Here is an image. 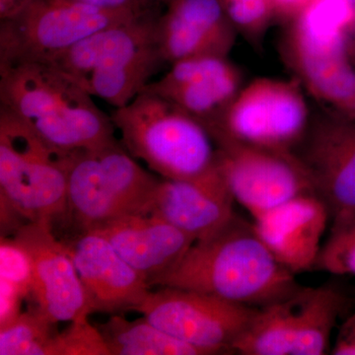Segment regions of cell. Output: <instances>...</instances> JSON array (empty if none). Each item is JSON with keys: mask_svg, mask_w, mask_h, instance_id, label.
<instances>
[{"mask_svg": "<svg viewBox=\"0 0 355 355\" xmlns=\"http://www.w3.org/2000/svg\"><path fill=\"white\" fill-rule=\"evenodd\" d=\"M158 286L202 292L253 308L284 300L301 287L263 244L253 223L237 214L214 235L193 243Z\"/></svg>", "mask_w": 355, "mask_h": 355, "instance_id": "cell-1", "label": "cell"}, {"mask_svg": "<svg viewBox=\"0 0 355 355\" xmlns=\"http://www.w3.org/2000/svg\"><path fill=\"white\" fill-rule=\"evenodd\" d=\"M0 107L62 150H92L119 141L111 116L51 64L0 67Z\"/></svg>", "mask_w": 355, "mask_h": 355, "instance_id": "cell-2", "label": "cell"}, {"mask_svg": "<svg viewBox=\"0 0 355 355\" xmlns=\"http://www.w3.org/2000/svg\"><path fill=\"white\" fill-rule=\"evenodd\" d=\"M161 11L93 33L51 64L93 97L114 108L125 106L166 64L156 39Z\"/></svg>", "mask_w": 355, "mask_h": 355, "instance_id": "cell-3", "label": "cell"}, {"mask_svg": "<svg viewBox=\"0 0 355 355\" xmlns=\"http://www.w3.org/2000/svg\"><path fill=\"white\" fill-rule=\"evenodd\" d=\"M111 118L128 153L162 179H196L218 163L207 128L149 89L114 110Z\"/></svg>", "mask_w": 355, "mask_h": 355, "instance_id": "cell-4", "label": "cell"}, {"mask_svg": "<svg viewBox=\"0 0 355 355\" xmlns=\"http://www.w3.org/2000/svg\"><path fill=\"white\" fill-rule=\"evenodd\" d=\"M77 153L51 146L0 107V198L28 221L53 227L67 217V173Z\"/></svg>", "mask_w": 355, "mask_h": 355, "instance_id": "cell-5", "label": "cell"}, {"mask_svg": "<svg viewBox=\"0 0 355 355\" xmlns=\"http://www.w3.org/2000/svg\"><path fill=\"white\" fill-rule=\"evenodd\" d=\"M159 180L121 141L78 151L67 173V217L83 233L121 217L146 214Z\"/></svg>", "mask_w": 355, "mask_h": 355, "instance_id": "cell-6", "label": "cell"}, {"mask_svg": "<svg viewBox=\"0 0 355 355\" xmlns=\"http://www.w3.org/2000/svg\"><path fill=\"white\" fill-rule=\"evenodd\" d=\"M139 16L76 0H41L14 17L0 21V67L25 62L51 64L93 33Z\"/></svg>", "mask_w": 355, "mask_h": 355, "instance_id": "cell-7", "label": "cell"}, {"mask_svg": "<svg viewBox=\"0 0 355 355\" xmlns=\"http://www.w3.org/2000/svg\"><path fill=\"white\" fill-rule=\"evenodd\" d=\"M309 128V112L299 83L254 79L239 90L220 121L209 128L261 148L294 153Z\"/></svg>", "mask_w": 355, "mask_h": 355, "instance_id": "cell-8", "label": "cell"}, {"mask_svg": "<svg viewBox=\"0 0 355 355\" xmlns=\"http://www.w3.org/2000/svg\"><path fill=\"white\" fill-rule=\"evenodd\" d=\"M291 21L282 44L287 64L315 97L355 120V64L347 30L303 13Z\"/></svg>", "mask_w": 355, "mask_h": 355, "instance_id": "cell-9", "label": "cell"}, {"mask_svg": "<svg viewBox=\"0 0 355 355\" xmlns=\"http://www.w3.org/2000/svg\"><path fill=\"white\" fill-rule=\"evenodd\" d=\"M257 309L202 292L158 286L135 312L203 355H212L233 354V343Z\"/></svg>", "mask_w": 355, "mask_h": 355, "instance_id": "cell-10", "label": "cell"}, {"mask_svg": "<svg viewBox=\"0 0 355 355\" xmlns=\"http://www.w3.org/2000/svg\"><path fill=\"white\" fill-rule=\"evenodd\" d=\"M235 202L254 217L299 196L315 193L309 174L294 153H282L211 135Z\"/></svg>", "mask_w": 355, "mask_h": 355, "instance_id": "cell-11", "label": "cell"}, {"mask_svg": "<svg viewBox=\"0 0 355 355\" xmlns=\"http://www.w3.org/2000/svg\"><path fill=\"white\" fill-rule=\"evenodd\" d=\"M294 153L328 207L331 230L355 220V120L338 113L319 119Z\"/></svg>", "mask_w": 355, "mask_h": 355, "instance_id": "cell-12", "label": "cell"}, {"mask_svg": "<svg viewBox=\"0 0 355 355\" xmlns=\"http://www.w3.org/2000/svg\"><path fill=\"white\" fill-rule=\"evenodd\" d=\"M27 250L32 261L31 292L28 299L53 323H69L90 316L85 291L64 242L60 241L53 225L28 222L13 236Z\"/></svg>", "mask_w": 355, "mask_h": 355, "instance_id": "cell-13", "label": "cell"}, {"mask_svg": "<svg viewBox=\"0 0 355 355\" xmlns=\"http://www.w3.org/2000/svg\"><path fill=\"white\" fill-rule=\"evenodd\" d=\"M65 244L83 282L91 314L135 312L150 292L146 280L102 236L78 233Z\"/></svg>", "mask_w": 355, "mask_h": 355, "instance_id": "cell-14", "label": "cell"}, {"mask_svg": "<svg viewBox=\"0 0 355 355\" xmlns=\"http://www.w3.org/2000/svg\"><path fill=\"white\" fill-rule=\"evenodd\" d=\"M234 202L218 158L214 169L196 179L161 178L146 214L169 222L200 241L234 217Z\"/></svg>", "mask_w": 355, "mask_h": 355, "instance_id": "cell-15", "label": "cell"}, {"mask_svg": "<svg viewBox=\"0 0 355 355\" xmlns=\"http://www.w3.org/2000/svg\"><path fill=\"white\" fill-rule=\"evenodd\" d=\"M241 73L226 58L202 55L179 60L146 87L202 123L207 130L220 121L240 90Z\"/></svg>", "mask_w": 355, "mask_h": 355, "instance_id": "cell-16", "label": "cell"}, {"mask_svg": "<svg viewBox=\"0 0 355 355\" xmlns=\"http://www.w3.org/2000/svg\"><path fill=\"white\" fill-rule=\"evenodd\" d=\"M88 232L104 237L151 288L176 268L196 242L169 222L151 214L121 217Z\"/></svg>", "mask_w": 355, "mask_h": 355, "instance_id": "cell-17", "label": "cell"}, {"mask_svg": "<svg viewBox=\"0 0 355 355\" xmlns=\"http://www.w3.org/2000/svg\"><path fill=\"white\" fill-rule=\"evenodd\" d=\"M330 221L326 203L308 193L254 217L253 226L275 258L296 275L315 268Z\"/></svg>", "mask_w": 355, "mask_h": 355, "instance_id": "cell-18", "label": "cell"}, {"mask_svg": "<svg viewBox=\"0 0 355 355\" xmlns=\"http://www.w3.org/2000/svg\"><path fill=\"white\" fill-rule=\"evenodd\" d=\"M156 39L163 60L171 65L202 55L227 57L235 28L220 0H176L159 16Z\"/></svg>", "mask_w": 355, "mask_h": 355, "instance_id": "cell-19", "label": "cell"}, {"mask_svg": "<svg viewBox=\"0 0 355 355\" xmlns=\"http://www.w3.org/2000/svg\"><path fill=\"white\" fill-rule=\"evenodd\" d=\"M299 331L293 355H323L336 320L347 305L343 292L331 286L301 287Z\"/></svg>", "mask_w": 355, "mask_h": 355, "instance_id": "cell-20", "label": "cell"}, {"mask_svg": "<svg viewBox=\"0 0 355 355\" xmlns=\"http://www.w3.org/2000/svg\"><path fill=\"white\" fill-rule=\"evenodd\" d=\"M110 355H203L161 330L147 318L127 319L123 314L110 315L108 321L98 326Z\"/></svg>", "mask_w": 355, "mask_h": 355, "instance_id": "cell-21", "label": "cell"}, {"mask_svg": "<svg viewBox=\"0 0 355 355\" xmlns=\"http://www.w3.org/2000/svg\"><path fill=\"white\" fill-rule=\"evenodd\" d=\"M58 324L29 307L11 323L0 327V355H49Z\"/></svg>", "mask_w": 355, "mask_h": 355, "instance_id": "cell-22", "label": "cell"}, {"mask_svg": "<svg viewBox=\"0 0 355 355\" xmlns=\"http://www.w3.org/2000/svg\"><path fill=\"white\" fill-rule=\"evenodd\" d=\"M88 318L69 322L64 330L58 331L49 355H110L101 331L90 324Z\"/></svg>", "mask_w": 355, "mask_h": 355, "instance_id": "cell-23", "label": "cell"}, {"mask_svg": "<svg viewBox=\"0 0 355 355\" xmlns=\"http://www.w3.org/2000/svg\"><path fill=\"white\" fill-rule=\"evenodd\" d=\"M314 268L336 275H355V220L331 230Z\"/></svg>", "mask_w": 355, "mask_h": 355, "instance_id": "cell-24", "label": "cell"}, {"mask_svg": "<svg viewBox=\"0 0 355 355\" xmlns=\"http://www.w3.org/2000/svg\"><path fill=\"white\" fill-rule=\"evenodd\" d=\"M224 9L235 30L257 39L277 15L272 0H232Z\"/></svg>", "mask_w": 355, "mask_h": 355, "instance_id": "cell-25", "label": "cell"}, {"mask_svg": "<svg viewBox=\"0 0 355 355\" xmlns=\"http://www.w3.org/2000/svg\"><path fill=\"white\" fill-rule=\"evenodd\" d=\"M0 279L20 287L29 297L33 279L31 258L27 250L13 237H1Z\"/></svg>", "mask_w": 355, "mask_h": 355, "instance_id": "cell-26", "label": "cell"}, {"mask_svg": "<svg viewBox=\"0 0 355 355\" xmlns=\"http://www.w3.org/2000/svg\"><path fill=\"white\" fill-rule=\"evenodd\" d=\"M27 298V294L20 287L0 279V327L11 323L19 316L22 302Z\"/></svg>", "mask_w": 355, "mask_h": 355, "instance_id": "cell-27", "label": "cell"}, {"mask_svg": "<svg viewBox=\"0 0 355 355\" xmlns=\"http://www.w3.org/2000/svg\"><path fill=\"white\" fill-rule=\"evenodd\" d=\"M76 1L105 9V10L132 13L135 15H144V14L161 11V3L157 0H76Z\"/></svg>", "mask_w": 355, "mask_h": 355, "instance_id": "cell-28", "label": "cell"}, {"mask_svg": "<svg viewBox=\"0 0 355 355\" xmlns=\"http://www.w3.org/2000/svg\"><path fill=\"white\" fill-rule=\"evenodd\" d=\"M331 354L355 355V311L340 326Z\"/></svg>", "mask_w": 355, "mask_h": 355, "instance_id": "cell-29", "label": "cell"}, {"mask_svg": "<svg viewBox=\"0 0 355 355\" xmlns=\"http://www.w3.org/2000/svg\"><path fill=\"white\" fill-rule=\"evenodd\" d=\"M41 0H0V21L17 15Z\"/></svg>", "mask_w": 355, "mask_h": 355, "instance_id": "cell-30", "label": "cell"}, {"mask_svg": "<svg viewBox=\"0 0 355 355\" xmlns=\"http://www.w3.org/2000/svg\"><path fill=\"white\" fill-rule=\"evenodd\" d=\"M305 0H272L277 15L292 19L300 10Z\"/></svg>", "mask_w": 355, "mask_h": 355, "instance_id": "cell-31", "label": "cell"}, {"mask_svg": "<svg viewBox=\"0 0 355 355\" xmlns=\"http://www.w3.org/2000/svg\"><path fill=\"white\" fill-rule=\"evenodd\" d=\"M349 46L350 55H352V60H354L355 64V39L350 36H349Z\"/></svg>", "mask_w": 355, "mask_h": 355, "instance_id": "cell-32", "label": "cell"}, {"mask_svg": "<svg viewBox=\"0 0 355 355\" xmlns=\"http://www.w3.org/2000/svg\"><path fill=\"white\" fill-rule=\"evenodd\" d=\"M347 34H349L350 37H352V38L355 39V17L354 21H352V25H350Z\"/></svg>", "mask_w": 355, "mask_h": 355, "instance_id": "cell-33", "label": "cell"}, {"mask_svg": "<svg viewBox=\"0 0 355 355\" xmlns=\"http://www.w3.org/2000/svg\"><path fill=\"white\" fill-rule=\"evenodd\" d=\"M157 1L160 2L161 4H164V6H168L173 3V2L176 1V0H157Z\"/></svg>", "mask_w": 355, "mask_h": 355, "instance_id": "cell-34", "label": "cell"}, {"mask_svg": "<svg viewBox=\"0 0 355 355\" xmlns=\"http://www.w3.org/2000/svg\"><path fill=\"white\" fill-rule=\"evenodd\" d=\"M220 1L222 2V4H226V3H228V2H230V1H232V0H220Z\"/></svg>", "mask_w": 355, "mask_h": 355, "instance_id": "cell-35", "label": "cell"}, {"mask_svg": "<svg viewBox=\"0 0 355 355\" xmlns=\"http://www.w3.org/2000/svg\"><path fill=\"white\" fill-rule=\"evenodd\" d=\"M350 1L352 2V4H354V7H355V0H350Z\"/></svg>", "mask_w": 355, "mask_h": 355, "instance_id": "cell-36", "label": "cell"}]
</instances>
